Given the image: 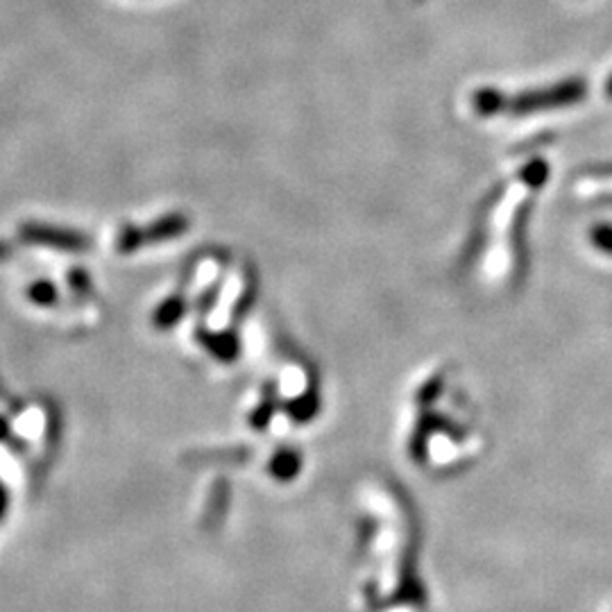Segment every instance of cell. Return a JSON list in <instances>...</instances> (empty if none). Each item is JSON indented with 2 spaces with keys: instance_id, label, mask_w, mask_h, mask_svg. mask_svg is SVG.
<instances>
[{
  "instance_id": "obj_1",
  "label": "cell",
  "mask_w": 612,
  "mask_h": 612,
  "mask_svg": "<svg viewBox=\"0 0 612 612\" xmlns=\"http://www.w3.org/2000/svg\"><path fill=\"white\" fill-rule=\"evenodd\" d=\"M21 238L30 245L50 249H63V252H82L89 248V238L84 234L68 227L44 225V222H25L18 229Z\"/></svg>"
},
{
  "instance_id": "obj_2",
  "label": "cell",
  "mask_w": 612,
  "mask_h": 612,
  "mask_svg": "<svg viewBox=\"0 0 612 612\" xmlns=\"http://www.w3.org/2000/svg\"><path fill=\"white\" fill-rule=\"evenodd\" d=\"M585 95V82L583 80H565L560 84L547 86V89L530 91V93L520 95L515 100V109L521 112H533V109H549V107H562V104H571L583 100Z\"/></svg>"
},
{
  "instance_id": "obj_3",
  "label": "cell",
  "mask_w": 612,
  "mask_h": 612,
  "mask_svg": "<svg viewBox=\"0 0 612 612\" xmlns=\"http://www.w3.org/2000/svg\"><path fill=\"white\" fill-rule=\"evenodd\" d=\"M27 297L36 306H53L57 302V288H54L53 281H34L27 290Z\"/></svg>"
},
{
  "instance_id": "obj_4",
  "label": "cell",
  "mask_w": 612,
  "mask_h": 612,
  "mask_svg": "<svg viewBox=\"0 0 612 612\" xmlns=\"http://www.w3.org/2000/svg\"><path fill=\"white\" fill-rule=\"evenodd\" d=\"M592 243L601 252L612 254V225H598L592 229Z\"/></svg>"
},
{
  "instance_id": "obj_5",
  "label": "cell",
  "mask_w": 612,
  "mask_h": 612,
  "mask_svg": "<svg viewBox=\"0 0 612 612\" xmlns=\"http://www.w3.org/2000/svg\"><path fill=\"white\" fill-rule=\"evenodd\" d=\"M71 286L75 290H84L86 286H89V279H86V272L84 270H73L71 272Z\"/></svg>"
},
{
  "instance_id": "obj_6",
  "label": "cell",
  "mask_w": 612,
  "mask_h": 612,
  "mask_svg": "<svg viewBox=\"0 0 612 612\" xmlns=\"http://www.w3.org/2000/svg\"><path fill=\"white\" fill-rule=\"evenodd\" d=\"M9 512V492L7 488L3 485V481H0V521L5 520V515Z\"/></svg>"
},
{
  "instance_id": "obj_7",
  "label": "cell",
  "mask_w": 612,
  "mask_h": 612,
  "mask_svg": "<svg viewBox=\"0 0 612 612\" xmlns=\"http://www.w3.org/2000/svg\"><path fill=\"white\" fill-rule=\"evenodd\" d=\"M9 438V424H7V420H5V417H0V442H3V440H7Z\"/></svg>"
},
{
  "instance_id": "obj_8",
  "label": "cell",
  "mask_w": 612,
  "mask_h": 612,
  "mask_svg": "<svg viewBox=\"0 0 612 612\" xmlns=\"http://www.w3.org/2000/svg\"><path fill=\"white\" fill-rule=\"evenodd\" d=\"M606 93L612 98V75H610V80H607V84H606Z\"/></svg>"
}]
</instances>
